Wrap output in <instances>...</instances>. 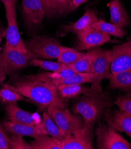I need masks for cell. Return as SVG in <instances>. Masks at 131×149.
<instances>
[{
	"mask_svg": "<svg viewBox=\"0 0 131 149\" xmlns=\"http://www.w3.org/2000/svg\"><path fill=\"white\" fill-rule=\"evenodd\" d=\"M84 95L73 106L72 111L83 117L85 124H93L112 103L108 92L86 88Z\"/></svg>",
	"mask_w": 131,
	"mask_h": 149,
	"instance_id": "cell-2",
	"label": "cell"
},
{
	"mask_svg": "<svg viewBox=\"0 0 131 149\" xmlns=\"http://www.w3.org/2000/svg\"><path fill=\"white\" fill-rule=\"evenodd\" d=\"M87 0H71L70 7H69V13L76 10L80 5L86 2Z\"/></svg>",
	"mask_w": 131,
	"mask_h": 149,
	"instance_id": "cell-33",
	"label": "cell"
},
{
	"mask_svg": "<svg viewBox=\"0 0 131 149\" xmlns=\"http://www.w3.org/2000/svg\"><path fill=\"white\" fill-rule=\"evenodd\" d=\"M1 39L0 38V44H1ZM0 49H1V48H0Z\"/></svg>",
	"mask_w": 131,
	"mask_h": 149,
	"instance_id": "cell-37",
	"label": "cell"
},
{
	"mask_svg": "<svg viewBox=\"0 0 131 149\" xmlns=\"http://www.w3.org/2000/svg\"><path fill=\"white\" fill-rule=\"evenodd\" d=\"M96 79L94 73H77L75 76L67 79L58 81L54 84L56 87L60 85L82 84L83 83H93Z\"/></svg>",
	"mask_w": 131,
	"mask_h": 149,
	"instance_id": "cell-25",
	"label": "cell"
},
{
	"mask_svg": "<svg viewBox=\"0 0 131 149\" xmlns=\"http://www.w3.org/2000/svg\"><path fill=\"white\" fill-rule=\"evenodd\" d=\"M9 141L10 139L8 138L0 125V149H8Z\"/></svg>",
	"mask_w": 131,
	"mask_h": 149,
	"instance_id": "cell-32",
	"label": "cell"
},
{
	"mask_svg": "<svg viewBox=\"0 0 131 149\" xmlns=\"http://www.w3.org/2000/svg\"><path fill=\"white\" fill-rule=\"evenodd\" d=\"M24 100L21 95L14 87L5 84L0 90V100L3 103H16L18 101Z\"/></svg>",
	"mask_w": 131,
	"mask_h": 149,
	"instance_id": "cell-24",
	"label": "cell"
},
{
	"mask_svg": "<svg viewBox=\"0 0 131 149\" xmlns=\"http://www.w3.org/2000/svg\"><path fill=\"white\" fill-rule=\"evenodd\" d=\"M42 116V123L38 124V127L41 130L43 134L48 135L58 140H63L64 139V135L53 120L47 111L44 112Z\"/></svg>",
	"mask_w": 131,
	"mask_h": 149,
	"instance_id": "cell-21",
	"label": "cell"
},
{
	"mask_svg": "<svg viewBox=\"0 0 131 149\" xmlns=\"http://www.w3.org/2000/svg\"><path fill=\"white\" fill-rule=\"evenodd\" d=\"M25 46L34 58L50 60L59 58L63 48L62 45L54 38L36 36L27 42Z\"/></svg>",
	"mask_w": 131,
	"mask_h": 149,
	"instance_id": "cell-3",
	"label": "cell"
},
{
	"mask_svg": "<svg viewBox=\"0 0 131 149\" xmlns=\"http://www.w3.org/2000/svg\"><path fill=\"white\" fill-rule=\"evenodd\" d=\"M45 10L46 16L53 18L69 13L71 0H40Z\"/></svg>",
	"mask_w": 131,
	"mask_h": 149,
	"instance_id": "cell-15",
	"label": "cell"
},
{
	"mask_svg": "<svg viewBox=\"0 0 131 149\" xmlns=\"http://www.w3.org/2000/svg\"><path fill=\"white\" fill-rule=\"evenodd\" d=\"M110 14V22L119 28L129 25L130 20L120 0H112L109 4Z\"/></svg>",
	"mask_w": 131,
	"mask_h": 149,
	"instance_id": "cell-16",
	"label": "cell"
},
{
	"mask_svg": "<svg viewBox=\"0 0 131 149\" xmlns=\"http://www.w3.org/2000/svg\"><path fill=\"white\" fill-rule=\"evenodd\" d=\"M95 133L99 149L131 148V144L107 124H99Z\"/></svg>",
	"mask_w": 131,
	"mask_h": 149,
	"instance_id": "cell-8",
	"label": "cell"
},
{
	"mask_svg": "<svg viewBox=\"0 0 131 149\" xmlns=\"http://www.w3.org/2000/svg\"><path fill=\"white\" fill-rule=\"evenodd\" d=\"M77 73L78 72L73 70L69 65H67L63 68L57 71L43 72L36 74V75L29 76L27 77V79L41 81H47L54 84L58 81L71 78Z\"/></svg>",
	"mask_w": 131,
	"mask_h": 149,
	"instance_id": "cell-14",
	"label": "cell"
},
{
	"mask_svg": "<svg viewBox=\"0 0 131 149\" xmlns=\"http://www.w3.org/2000/svg\"><path fill=\"white\" fill-rule=\"evenodd\" d=\"M16 1L14 0L10 4L4 7L7 20V27L5 32V47L23 52H28L19 31L15 8Z\"/></svg>",
	"mask_w": 131,
	"mask_h": 149,
	"instance_id": "cell-7",
	"label": "cell"
},
{
	"mask_svg": "<svg viewBox=\"0 0 131 149\" xmlns=\"http://www.w3.org/2000/svg\"><path fill=\"white\" fill-rule=\"evenodd\" d=\"M5 32H3V31H1V30H0V36H5Z\"/></svg>",
	"mask_w": 131,
	"mask_h": 149,
	"instance_id": "cell-36",
	"label": "cell"
},
{
	"mask_svg": "<svg viewBox=\"0 0 131 149\" xmlns=\"http://www.w3.org/2000/svg\"><path fill=\"white\" fill-rule=\"evenodd\" d=\"M30 64L34 67H38L40 68L51 71H59L67 66L66 65H64L58 61L52 62L47 60L45 61L41 60V59H38L37 58H34L32 59L31 61L30 62Z\"/></svg>",
	"mask_w": 131,
	"mask_h": 149,
	"instance_id": "cell-29",
	"label": "cell"
},
{
	"mask_svg": "<svg viewBox=\"0 0 131 149\" xmlns=\"http://www.w3.org/2000/svg\"><path fill=\"white\" fill-rule=\"evenodd\" d=\"M22 10L27 24L32 27L40 24L46 16L40 0H22Z\"/></svg>",
	"mask_w": 131,
	"mask_h": 149,
	"instance_id": "cell-13",
	"label": "cell"
},
{
	"mask_svg": "<svg viewBox=\"0 0 131 149\" xmlns=\"http://www.w3.org/2000/svg\"><path fill=\"white\" fill-rule=\"evenodd\" d=\"M69 66L78 73H94L92 59L87 52L84 53L77 61Z\"/></svg>",
	"mask_w": 131,
	"mask_h": 149,
	"instance_id": "cell-26",
	"label": "cell"
},
{
	"mask_svg": "<svg viewBox=\"0 0 131 149\" xmlns=\"http://www.w3.org/2000/svg\"><path fill=\"white\" fill-rule=\"evenodd\" d=\"M3 126L6 131L14 135L20 136H29L36 138L43 133L38 126L26 125L14 123L11 121H5Z\"/></svg>",
	"mask_w": 131,
	"mask_h": 149,
	"instance_id": "cell-17",
	"label": "cell"
},
{
	"mask_svg": "<svg viewBox=\"0 0 131 149\" xmlns=\"http://www.w3.org/2000/svg\"><path fill=\"white\" fill-rule=\"evenodd\" d=\"M84 54L73 48L63 47L57 60L64 65H70L77 61Z\"/></svg>",
	"mask_w": 131,
	"mask_h": 149,
	"instance_id": "cell-27",
	"label": "cell"
},
{
	"mask_svg": "<svg viewBox=\"0 0 131 149\" xmlns=\"http://www.w3.org/2000/svg\"><path fill=\"white\" fill-rule=\"evenodd\" d=\"M47 110L64 137L81 128L84 125L81 116L72 114L67 109L50 106Z\"/></svg>",
	"mask_w": 131,
	"mask_h": 149,
	"instance_id": "cell-6",
	"label": "cell"
},
{
	"mask_svg": "<svg viewBox=\"0 0 131 149\" xmlns=\"http://www.w3.org/2000/svg\"><path fill=\"white\" fill-rule=\"evenodd\" d=\"M108 87L110 89H121L128 92L131 91V69L112 74Z\"/></svg>",
	"mask_w": 131,
	"mask_h": 149,
	"instance_id": "cell-20",
	"label": "cell"
},
{
	"mask_svg": "<svg viewBox=\"0 0 131 149\" xmlns=\"http://www.w3.org/2000/svg\"><path fill=\"white\" fill-rule=\"evenodd\" d=\"M115 103L120 110L131 114V91L127 92L125 95L118 97Z\"/></svg>",
	"mask_w": 131,
	"mask_h": 149,
	"instance_id": "cell-30",
	"label": "cell"
},
{
	"mask_svg": "<svg viewBox=\"0 0 131 149\" xmlns=\"http://www.w3.org/2000/svg\"><path fill=\"white\" fill-rule=\"evenodd\" d=\"M76 35L78 39L77 48L79 51L99 47L110 40V36L91 27L82 30Z\"/></svg>",
	"mask_w": 131,
	"mask_h": 149,
	"instance_id": "cell-10",
	"label": "cell"
},
{
	"mask_svg": "<svg viewBox=\"0 0 131 149\" xmlns=\"http://www.w3.org/2000/svg\"><path fill=\"white\" fill-rule=\"evenodd\" d=\"M112 52L111 74L131 69V40L114 47Z\"/></svg>",
	"mask_w": 131,
	"mask_h": 149,
	"instance_id": "cell-11",
	"label": "cell"
},
{
	"mask_svg": "<svg viewBox=\"0 0 131 149\" xmlns=\"http://www.w3.org/2000/svg\"><path fill=\"white\" fill-rule=\"evenodd\" d=\"M93 124H85L62 140V149H92Z\"/></svg>",
	"mask_w": 131,
	"mask_h": 149,
	"instance_id": "cell-9",
	"label": "cell"
},
{
	"mask_svg": "<svg viewBox=\"0 0 131 149\" xmlns=\"http://www.w3.org/2000/svg\"><path fill=\"white\" fill-rule=\"evenodd\" d=\"M97 20V17L96 13L92 10H87L83 16L80 17L75 23L65 25L63 27V30L66 32H73L77 33L89 27Z\"/></svg>",
	"mask_w": 131,
	"mask_h": 149,
	"instance_id": "cell-19",
	"label": "cell"
},
{
	"mask_svg": "<svg viewBox=\"0 0 131 149\" xmlns=\"http://www.w3.org/2000/svg\"><path fill=\"white\" fill-rule=\"evenodd\" d=\"M14 87L24 97L30 99L42 109L53 106L66 109L69 101L62 97L53 83L37 80H19Z\"/></svg>",
	"mask_w": 131,
	"mask_h": 149,
	"instance_id": "cell-1",
	"label": "cell"
},
{
	"mask_svg": "<svg viewBox=\"0 0 131 149\" xmlns=\"http://www.w3.org/2000/svg\"><path fill=\"white\" fill-rule=\"evenodd\" d=\"M62 140L41 134L31 142L32 149H62Z\"/></svg>",
	"mask_w": 131,
	"mask_h": 149,
	"instance_id": "cell-22",
	"label": "cell"
},
{
	"mask_svg": "<svg viewBox=\"0 0 131 149\" xmlns=\"http://www.w3.org/2000/svg\"><path fill=\"white\" fill-rule=\"evenodd\" d=\"M57 88L60 95L65 99L76 97L83 92L81 84L60 85Z\"/></svg>",
	"mask_w": 131,
	"mask_h": 149,
	"instance_id": "cell-28",
	"label": "cell"
},
{
	"mask_svg": "<svg viewBox=\"0 0 131 149\" xmlns=\"http://www.w3.org/2000/svg\"><path fill=\"white\" fill-rule=\"evenodd\" d=\"M5 76L2 75V74H0V84L4 81V80H5Z\"/></svg>",
	"mask_w": 131,
	"mask_h": 149,
	"instance_id": "cell-35",
	"label": "cell"
},
{
	"mask_svg": "<svg viewBox=\"0 0 131 149\" xmlns=\"http://www.w3.org/2000/svg\"><path fill=\"white\" fill-rule=\"evenodd\" d=\"M33 55L28 52H23L5 47L0 55V74L5 76L25 67L30 64Z\"/></svg>",
	"mask_w": 131,
	"mask_h": 149,
	"instance_id": "cell-5",
	"label": "cell"
},
{
	"mask_svg": "<svg viewBox=\"0 0 131 149\" xmlns=\"http://www.w3.org/2000/svg\"><path fill=\"white\" fill-rule=\"evenodd\" d=\"M104 120L114 130L124 132L131 138V114L121 110L106 112Z\"/></svg>",
	"mask_w": 131,
	"mask_h": 149,
	"instance_id": "cell-12",
	"label": "cell"
},
{
	"mask_svg": "<svg viewBox=\"0 0 131 149\" xmlns=\"http://www.w3.org/2000/svg\"><path fill=\"white\" fill-rule=\"evenodd\" d=\"M9 120L14 123L38 126L32 113L26 112L17 106L16 103H11L5 108Z\"/></svg>",
	"mask_w": 131,
	"mask_h": 149,
	"instance_id": "cell-18",
	"label": "cell"
},
{
	"mask_svg": "<svg viewBox=\"0 0 131 149\" xmlns=\"http://www.w3.org/2000/svg\"><path fill=\"white\" fill-rule=\"evenodd\" d=\"M22 136L14 135L9 141V148L11 149H32L30 144L25 141Z\"/></svg>",
	"mask_w": 131,
	"mask_h": 149,
	"instance_id": "cell-31",
	"label": "cell"
},
{
	"mask_svg": "<svg viewBox=\"0 0 131 149\" xmlns=\"http://www.w3.org/2000/svg\"><path fill=\"white\" fill-rule=\"evenodd\" d=\"M14 1V0H0V1H1L5 6H8L9 4H10L12 1Z\"/></svg>",
	"mask_w": 131,
	"mask_h": 149,
	"instance_id": "cell-34",
	"label": "cell"
},
{
	"mask_svg": "<svg viewBox=\"0 0 131 149\" xmlns=\"http://www.w3.org/2000/svg\"><path fill=\"white\" fill-rule=\"evenodd\" d=\"M93 62L94 74L96 79L89 88L92 91H102L100 83L104 79H110L112 74L109 71L112 59V50H103L99 47L87 52Z\"/></svg>",
	"mask_w": 131,
	"mask_h": 149,
	"instance_id": "cell-4",
	"label": "cell"
},
{
	"mask_svg": "<svg viewBox=\"0 0 131 149\" xmlns=\"http://www.w3.org/2000/svg\"><path fill=\"white\" fill-rule=\"evenodd\" d=\"M90 27L96 29L109 36L119 38H122L126 35L125 31L122 28L116 27L111 23H106L102 19H97Z\"/></svg>",
	"mask_w": 131,
	"mask_h": 149,
	"instance_id": "cell-23",
	"label": "cell"
}]
</instances>
